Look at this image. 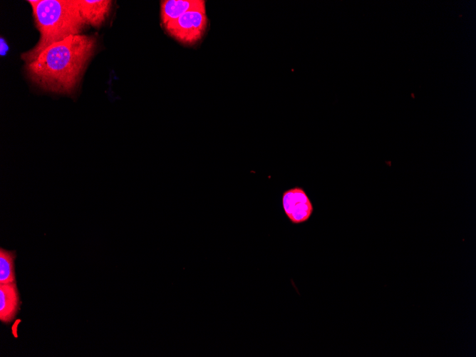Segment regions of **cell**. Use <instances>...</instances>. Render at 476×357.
<instances>
[{"label": "cell", "mask_w": 476, "mask_h": 357, "mask_svg": "<svg viewBox=\"0 0 476 357\" xmlns=\"http://www.w3.org/2000/svg\"><path fill=\"white\" fill-rule=\"evenodd\" d=\"M95 45V38L86 35L71 36L43 50L26 63L29 78L42 88L59 93H71L83 73Z\"/></svg>", "instance_id": "cell-1"}, {"label": "cell", "mask_w": 476, "mask_h": 357, "mask_svg": "<svg viewBox=\"0 0 476 357\" xmlns=\"http://www.w3.org/2000/svg\"><path fill=\"white\" fill-rule=\"evenodd\" d=\"M40 38L31 50L21 55L29 63L49 46L66 38L78 35L84 26L76 0H30Z\"/></svg>", "instance_id": "cell-2"}, {"label": "cell", "mask_w": 476, "mask_h": 357, "mask_svg": "<svg viewBox=\"0 0 476 357\" xmlns=\"http://www.w3.org/2000/svg\"><path fill=\"white\" fill-rule=\"evenodd\" d=\"M208 24L205 1L185 12L176 20L163 26L166 31L177 41L192 45L204 35Z\"/></svg>", "instance_id": "cell-3"}, {"label": "cell", "mask_w": 476, "mask_h": 357, "mask_svg": "<svg viewBox=\"0 0 476 357\" xmlns=\"http://www.w3.org/2000/svg\"><path fill=\"white\" fill-rule=\"evenodd\" d=\"M281 204L286 216L294 224L307 222L314 212L311 200L301 187H294L284 191Z\"/></svg>", "instance_id": "cell-4"}, {"label": "cell", "mask_w": 476, "mask_h": 357, "mask_svg": "<svg viewBox=\"0 0 476 357\" xmlns=\"http://www.w3.org/2000/svg\"><path fill=\"white\" fill-rule=\"evenodd\" d=\"M76 4L85 24L98 27L106 19L112 1L109 0H76Z\"/></svg>", "instance_id": "cell-5"}, {"label": "cell", "mask_w": 476, "mask_h": 357, "mask_svg": "<svg viewBox=\"0 0 476 357\" xmlns=\"http://www.w3.org/2000/svg\"><path fill=\"white\" fill-rule=\"evenodd\" d=\"M21 301L16 282L0 284V321L10 324L20 309Z\"/></svg>", "instance_id": "cell-6"}, {"label": "cell", "mask_w": 476, "mask_h": 357, "mask_svg": "<svg viewBox=\"0 0 476 357\" xmlns=\"http://www.w3.org/2000/svg\"><path fill=\"white\" fill-rule=\"evenodd\" d=\"M202 0H165L161 2V19L162 25L176 20L185 12L199 6Z\"/></svg>", "instance_id": "cell-7"}, {"label": "cell", "mask_w": 476, "mask_h": 357, "mask_svg": "<svg viewBox=\"0 0 476 357\" xmlns=\"http://www.w3.org/2000/svg\"><path fill=\"white\" fill-rule=\"evenodd\" d=\"M16 257V251L0 249V284L16 282L14 268Z\"/></svg>", "instance_id": "cell-8"}, {"label": "cell", "mask_w": 476, "mask_h": 357, "mask_svg": "<svg viewBox=\"0 0 476 357\" xmlns=\"http://www.w3.org/2000/svg\"><path fill=\"white\" fill-rule=\"evenodd\" d=\"M411 96H412L413 98L415 97L413 93H411Z\"/></svg>", "instance_id": "cell-9"}]
</instances>
